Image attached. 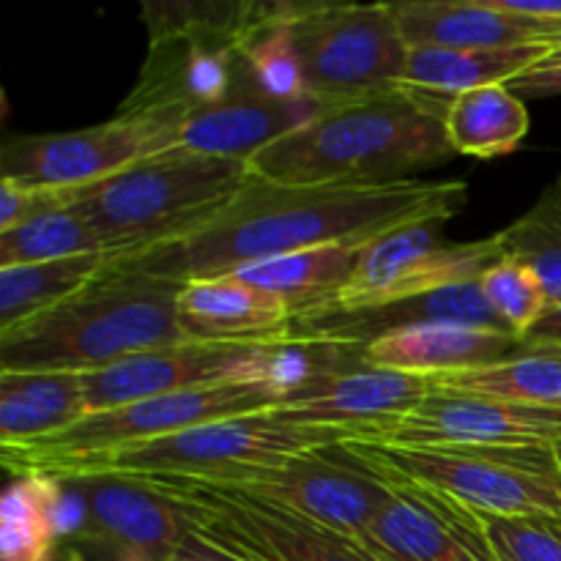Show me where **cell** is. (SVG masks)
Wrapping results in <instances>:
<instances>
[{
  "label": "cell",
  "instance_id": "26",
  "mask_svg": "<svg viewBox=\"0 0 561 561\" xmlns=\"http://www.w3.org/2000/svg\"><path fill=\"white\" fill-rule=\"evenodd\" d=\"M431 389L561 411V345L529 343L518 356L491 367L427 378Z\"/></svg>",
  "mask_w": 561,
  "mask_h": 561
},
{
  "label": "cell",
  "instance_id": "20",
  "mask_svg": "<svg viewBox=\"0 0 561 561\" xmlns=\"http://www.w3.org/2000/svg\"><path fill=\"white\" fill-rule=\"evenodd\" d=\"M524 337L485 327L466 323H431L405 332L389 334L362 348L359 362L365 367L411 373L436 378L447 373H466L507 362L526 348Z\"/></svg>",
  "mask_w": 561,
  "mask_h": 561
},
{
  "label": "cell",
  "instance_id": "13",
  "mask_svg": "<svg viewBox=\"0 0 561 561\" xmlns=\"http://www.w3.org/2000/svg\"><path fill=\"white\" fill-rule=\"evenodd\" d=\"M88 504V526L69 546L75 561H164L190 520L148 482L118 474H66Z\"/></svg>",
  "mask_w": 561,
  "mask_h": 561
},
{
  "label": "cell",
  "instance_id": "14",
  "mask_svg": "<svg viewBox=\"0 0 561 561\" xmlns=\"http://www.w3.org/2000/svg\"><path fill=\"white\" fill-rule=\"evenodd\" d=\"M378 477L389 499L365 542L378 561H499L482 513L422 482Z\"/></svg>",
  "mask_w": 561,
  "mask_h": 561
},
{
  "label": "cell",
  "instance_id": "35",
  "mask_svg": "<svg viewBox=\"0 0 561 561\" xmlns=\"http://www.w3.org/2000/svg\"><path fill=\"white\" fill-rule=\"evenodd\" d=\"M55 540L42 529L22 524H0V553L3 561H49Z\"/></svg>",
  "mask_w": 561,
  "mask_h": 561
},
{
  "label": "cell",
  "instance_id": "39",
  "mask_svg": "<svg viewBox=\"0 0 561 561\" xmlns=\"http://www.w3.org/2000/svg\"><path fill=\"white\" fill-rule=\"evenodd\" d=\"M553 455H557V463H559V469H561V442L553 444Z\"/></svg>",
  "mask_w": 561,
  "mask_h": 561
},
{
  "label": "cell",
  "instance_id": "19",
  "mask_svg": "<svg viewBox=\"0 0 561 561\" xmlns=\"http://www.w3.org/2000/svg\"><path fill=\"white\" fill-rule=\"evenodd\" d=\"M236 53L211 47L197 38L168 36L148 42L135 88L126 93L118 113H201L233 96Z\"/></svg>",
  "mask_w": 561,
  "mask_h": 561
},
{
  "label": "cell",
  "instance_id": "28",
  "mask_svg": "<svg viewBox=\"0 0 561 561\" xmlns=\"http://www.w3.org/2000/svg\"><path fill=\"white\" fill-rule=\"evenodd\" d=\"M113 261V252H93L66 261L0 268V334L82 294Z\"/></svg>",
  "mask_w": 561,
  "mask_h": 561
},
{
  "label": "cell",
  "instance_id": "23",
  "mask_svg": "<svg viewBox=\"0 0 561 561\" xmlns=\"http://www.w3.org/2000/svg\"><path fill=\"white\" fill-rule=\"evenodd\" d=\"M553 53L551 44H524L502 49L409 47L403 93L447 115L455 96L485 85H510L540 66Z\"/></svg>",
  "mask_w": 561,
  "mask_h": 561
},
{
  "label": "cell",
  "instance_id": "37",
  "mask_svg": "<svg viewBox=\"0 0 561 561\" xmlns=\"http://www.w3.org/2000/svg\"><path fill=\"white\" fill-rule=\"evenodd\" d=\"M164 561H239L233 557H228L225 551H219V548L208 546L206 540H201L197 535H186L184 542H181L179 548H175L173 553H170Z\"/></svg>",
  "mask_w": 561,
  "mask_h": 561
},
{
  "label": "cell",
  "instance_id": "27",
  "mask_svg": "<svg viewBox=\"0 0 561 561\" xmlns=\"http://www.w3.org/2000/svg\"><path fill=\"white\" fill-rule=\"evenodd\" d=\"M529 110L510 85H485L449 102L444 129L455 153L496 159L513 153L529 135Z\"/></svg>",
  "mask_w": 561,
  "mask_h": 561
},
{
  "label": "cell",
  "instance_id": "15",
  "mask_svg": "<svg viewBox=\"0 0 561 561\" xmlns=\"http://www.w3.org/2000/svg\"><path fill=\"white\" fill-rule=\"evenodd\" d=\"M561 442V411L431 389L425 400L392 425L362 431L348 444L389 447H460V444Z\"/></svg>",
  "mask_w": 561,
  "mask_h": 561
},
{
  "label": "cell",
  "instance_id": "9",
  "mask_svg": "<svg viewBox=\"0 0 561 561\" xmlns=\"http://www.w3.org/2000/svg\"><path fill=\"white\" fill-rule=\"evenodd\" d=\"M135 480L179 504L192 535L239 561H378L354 537L239 488L181 477Z\"/></svg>",
  "mask_w": 561,
  "mask_h": 561
},
{
  "label": "cell",
  "instance_id": "25",
  "mask_svg": "<svg viewBox=\"0 0 561 561\" xmlns=\"http://www.w3.org/2000/svg\"><path fill=\"white\" fill-rule=\"evenodd\" d=\"M362 247H316L290 252L244 266L239 274L247 283L268 290L285 301L290 316H310L334 305L340 290L348 285L359 261Z\"/></svg>",
  "mask_w": 561,
  "mask_h": 561
},
{
  "label": "cell",
  "instance_id": "10",
  "mask_svg": "<svg viewBox=\"0 0 561 561\" xmlns=\"http://www.w3.org/2000/svg\"><path fill=\"white\" fill-rule=\"evenodd\" d=\"M186 118L175 110L115 113L88 129L11 137L0 151V179L27 190H80L179 148Z\"/></svg>",
  "mask_w": 561,
  "mask_h": 561
},
{
  "label": "cell",
  "instance_id": "5",
  "mask_svg": "<svg viewBox=\"0 0 561 561\" xmlns=\"http://www.w3.org/2000/svg\"><path fill=\"white\" fill-rule=\"evenodd\" d=\"M343 449L378 474L431 485L482 515L561 518V469L548 444H343Z\"/></svg>",
  "mask_w": 561,
  "mask_h": 561
},
{
  "label": "cell",
  "instance_id": "33",
  "mask_svg": "<svg viewBox=\"0 0 561 561\" xmlns=\"http://www.w3.org/2000/svg\"><path fill=\"white\" fill-rule=\"evenodd\" d=\"M480 288L515 337H526L551 307V296L540 274L518 257H504L488 268L480 279Z\"/></svg>",
  "mask_w": 561,
  "mask_h": 561
},
{
  "label": "cell",
  "instance_id": "11",
  "mask_svg": "<svg viewBox=\"0 0 561 561\" xmlns=\"http://www.w3.org/2000/svg\"><path fill=\"white\" fill-rule=\"evenodd\" d=\"M442 225L444 219L409 225L362 247L354 274L332 307L362 310L414 299L453 285L480 283L488 268L507 257L499 236L449 241L438 233Z\"/></svg>",
  "mask_w": 561,
  "mask_h": 561
},
{
  "label": "cell",
  "instance_id": "12",
  "mask_svg": "<svg viewBox=\"0 0 561 561\" xmlns=\"http://www.w3.org/2000/svg\"><path fill=\"white\" fill-rule=\"evenodd\" d=\"M228 488L283 504L365 546L376 515L389 499V485L351 458L343 447L299 455L277 466H261Z\"/></svg>",
  "mask_w": 561,
  "mask_h": 561
},
{
  "label": "cell",
  "instance_id": "4",
  "mask_svg": "<svg viewBox=\"0 0 561 561\" xmlns=\"http://www.w3.org/2000/svg\"><path fill=\"white\" fill-rule=\"evenodd\" d=\"M250 175L239 159L179 146L96 184L58 190V195L60 206H71L91 222L104 250L135 255L201 228L244 190Z\"/></svg>",
  "mask_w": 561,
  "mask_h": 561
},
{
  "label": "cell",
  "instance_id": "7",
  "mask_svg": "<svg viewBox=\"0 0 561 561\" xmlns=\"http://www.w3.org/2000/svg\"><path fill=\"white\" fill-rule=\"evenodd\" d=\"M290 389L272 381L230 383V387L192 389L135 400L118 409L93 411L55 436L31 444L3 447L9 474H58L82 460L102 458L137 444L159 442L190 427L219 420L261 414L283 405Z\"/></svg>",
  "mask_w": 561,
  "mask_h": 561
},
{
  "label": "cell",
  "instance_id": "29",
  "mask_svg": "<svg viewBox=\"0 0 561 561\" xmlns=\"http://www.w3.org/2000/svg\"><path fill=\"white\" fill-rule=\"evenodd\" d=\"M301 3L285 0L277 14L257 25L236 49L233 96H263L277 102H299L307 96L305 75L296 55L290 20Z\"/></svg>",
  "mask_w": 561,
  "mask_h": 561
},
{
  "label": "cell",
  "instance_id": "31",
  "mask_svg": "<svg viewBox=\"0 0 561 561\" xmlns=\"http://www.w3.org/2000/svg\"><path fill=\"white\" fill-rule=\"evenodd\" d=\"M107 252L82 214L71 206L53 208L0 233V268L53 263Z\"/></svg>",
  "mask_w": 561,
  "mask_h": 561
},
{
  "label": "cell",
  "instance_id": "2",
  "mask_svg": "<svg viewBox=\"0 0 561 561\" xmlns=\"http://www.w3.org/2000/svg\"><path fill=\"white\" fill-rule=\"evenodd\" d=\"M444 115L409 93L327 107L247 162L274 184H383L453 157Z\"/></svg>",
  "mask_w": 561,
  "mask_h": 561
},
{
  "label": "cell",
  "instance_id": "17",
  "mask_svg": "<svg viewBox=\"0 0 561 561\" xmlns=\"http://www.w3.org/2000/svg\"><path fill=\"white\" fill-rule=\"evenodd\" d=\"M431 323H466L510 332L482 294L480 283L453 285L433 290L414 299L392 301V305L362 307V310H337L327 307L321 312L299 316L288 323V340L294 343L345 345V348H367L376 340ZM513 334V332H510Z\"/></svg>",
  "mask_w": 561,
  "mask_h": 561
},
{
  "label": "cell",
  "instance_id": "1",
  "mask_svg": "<svg viewBox=\"0 0 561 561\" xmlns=\"http://www.w3.org/2000/svg\"><path fill=\"white\" fill-rule=\"evenodd\" d=\"M463 181L400 179L383 184H274L250 175L244 190L201 228L135 255L110 272L184 285L316 247H365L409 225L458 217Z\"/></svg>",
  "mask_w": 561,
  "mask_h": 561
},
{
  "label": "cell",
  "instance_id": "16",
  "mask_svg": "<svg viewBox=\"0 0 561 561\" xmlns=\"http://www.w3.org/2000/svg\"><path fill=\"white\" fill-rule=\"evenodd\" d=\"M427 394H431L427 378L365 367L356 362L299 383L274 411L299 425L343 427L354 438L362 431L403 420Z\"/></svg>",
  "mask_w": 561,
  "mask_h": 561
},
{
  "label": "cell",
  "instance_id": "3",
  "mask_svg": "<svg viewBox=\"0 0 561 561\" xmlns=\"http://www.w3.org/2000/svg\"><path fill=\"white\" fill-rule=\"evenodd\" d=\"M179 288L107 268L82 294L0 334V370L96 373L146 351L203 343L181 321Z\"/></svg>",
  "mask_w": 561,
  "mask_h": 561
},
{
  "label": "cell",
  "instance_id": "18",
  "mask_svg": "<svg viewBox=\"0 0 561 561\" xmlns=\"http://www.w3.org/2000/svg\"><path fill=\"white\" fill-rule=\"evenodd\" d=\"M394 22L409 47L502 49L551 44L557 49L561 22L537 20L504 9L502 0H400Z\"/></svg>",
  "mask_w": 561,
  "mask_h": 561
},
{
  "label": "cell",
  "instance_id": "32",
  "mask_svg": "<svg viewBox=\"0 0 561 561\" xmlns=\"http://www.w3.org/2000/svg\"><path fill=\"white\" fill-rule=\"evenodd\" d=\"M507 257H518L540 274L548 296L561 301V173L542 190L535 206L499 230Z\"/></svg>",
  "mask_w": 561,
  "mask_h": 561
},
{
  "label": "cell",
  "instance_id": "38",
  "mask_svg": "<svg viewBox=\"0 0 561 561\" xmlns=\"http://www.w3.org/2000/svg\"><path fill=\"white\" fill-rule=\"evenodd\" d=\"M526 343H551V345H561V301H553L548 307L546 316L535 323L529 334H526Z\"/></svg>",
  "mask_w": 561,
  "mask_h": 561
},
{
  "label": "cell",
  "instance_id": "24",
  "mask_svg": "<svg viewBox=\"0 0 561 561\" xmlns=\"http://www.w3.org/2000/svg\"><path fill=\"white\" fill-rule=\"evenodd\" d=\"M88 414L85 373L0 370V444L55 436Z\"/></svg>",
  "mask_w": 561,
  "mask_h": 561
},
{
  "label": "cell",
  "instance_id": "22",
  "mask_svg": "<svg viewBox=\"0 0 561 561\" xmlns=\"http://www.w3.org/2000/svg\"><path fill=\"white\" fill-rule=\"evenodd\" d=\"M323 107L316 99L277 102L263 96H230L222 104L192 113L181 129V148L195 153L250 162L279 137L310 124Z\"/></svg>",
  "mask_w": 561,
  "mask_h": 561
},
{
  "label": "cell",
  "instance_id": "6",
  "mask_svg": "<svg viewBox=\"0 0 561 561\" xmlns=\"http://www.w3.org/2000/svg\"><path fill=\"white\" fill-rule=\"evenodd\" d=\"M343 427L299 425L277 411L236 416L190 427L159 442L137 444L102 458L82 460L58 474H118V477H181V480L228 485L261 466H277L299 455L321 453L348 444Z\"/></svg>",
  "mask_w": 561,
  "mask_h": 561
},
{
  "label": "cell",
  "instance_id": "30",
  "mask_svg": "<svg viewBox=\"0 0 561 561\" xmlns=\"http://www.w3.org/2000/svg\"><path fill=\"white\" fill-rule=\"evenodd\" d=\"M277 9L279 3L257 0H148L140 16L148 27V42L186 36L236 53L257 25L277 14Z\"/></svg>",
  "mask_w": 561,
  "mask_h": 561
},
{
  "label": "cell",
  "instance_id": "34",
  "mask_svg": "<svg viewBox=\"0 0 561 561\" xmlns=\"http://www.w3.org/2000/svg\"><path fill=\"white\" fill-rule=\"evenodd\" d=\"M499 561H561V518L482 515Z\"/></svg>",
  "mask_w": 561,
  "mask_h": 561
},
{
  "label": "cell",
  "instance_id": "21",
  "mask_svg": "<svg viewBox=\"0 0 561 561\" xmlns=\"http://www.w3.org/2000/svg\"><path fill=\"white\" fill-rule=\"evenodd\" d=\"M175 305L181 321L203 343L288 340V323L294 321L283 299L239 274L184 283Z\"/></svg>",
  "mask_w": 561,
  "mask_h": 561
},
{
  "label": "cell",
  "instance_id": "8",
  "mask_svg": "<svg viewBox=\"0 0 561 561\" xmlns=\"http://www.w3.org/2000/svg\"><path fill=\"white\" fill-rule=\"evenodd\" d=\"M307 96L323 107L403 91L409 44L389 3L305 0L290 20Z\"/></svg>",
  "mask_w": 561,
  "mask_h": 561
},
{
  "label": "cell",
  "instance_id": "36",
  "mask_svg": "<svg viewBox=\"0 0 561 561\" xmlns=\"http://www.w3.org/2000/svg\"><path fill=\"white\" fill-rule=\"evenodd\" d=\"M510 88L515 93H524V96H557L561 93V66H535L518 80L510 82Z\"/></svg>",
  "mask_w": 561,
  "mask_h": 561
}]
</instances>
